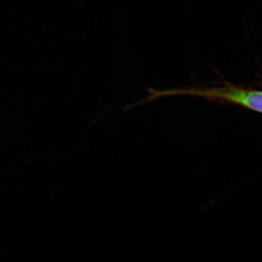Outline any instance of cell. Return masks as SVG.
Here are the masks:
<instances>
[{
    "instance_id": "6da1fadb",
    "label": "cell",
    "mask_w": 262,
    "mask_h": 262,
    "mask_svg": "<svg viewBox=\"0 0 262 262\" xmlns=\"http://www.w3.org/2000/svg\"><path fill=\"white\" fill-rule=\"evenodd\" d=\"M149 96L134 106L154 101L158 98L177 95H191L202 96L211 99H220L241 105L253 111L262 114V91L255 90H245L225 88V89H175L167 91H157L149 89Z\"/></svg>"
}]
</instances>
